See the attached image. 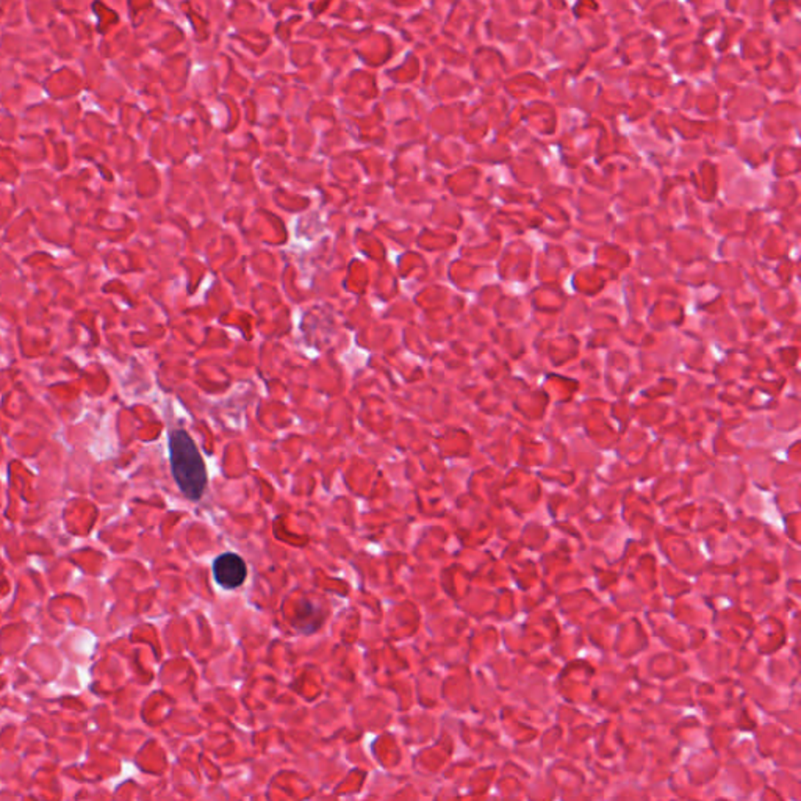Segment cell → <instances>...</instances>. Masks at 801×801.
I'll use <instances>...</instances> for the list:
<instances>
[{
    "label": "cell",
    "mask_w": 801,
    "mask_h": 801,
    "mask_svg": "<svg viewBox=\"0 0 801 801\" xmlns=\"http://www.w3.org/2000/svg\"><path fill=\"white\" fill-rule=\"evenodd\" d=\"M214 581L218 582L221 587L228 588V590L240 587L246 579V564L240 556L234 555V553L221 555L214 561Z\"/></svg>",
    "instance_id": "7a4b0ae2"
},
{
    "label": "cell",
    "mask_w": 801,
    "mask_h": 801,
    "mask_svg": "<svg viewBox=\"0 0 801 801\" xmlns=\"http://www.w3.org/2000/svg\"><path fill=\"white\" fill-rule=\"evenodd\" d=\"M169 459L174 479L190 500H199L207 486V471L198 447L185 431H174L169 435Z\"/></svg>",
    "instance_id": "6da1fadb"
}]
</instances>
